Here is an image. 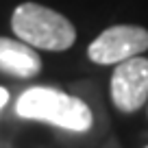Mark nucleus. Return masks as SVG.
I'll return each mask as SVG.
<instances>
[{
    "label": "nucleus",
    "instance_id": "obj_1",
    "mask_svg": "<svg viewBox=\"0 0 148 148\" xmlns=\"http://www.w3.org/2000/svg\"><path fill=\"white\" fill-rule=\"evenodd\" d=\"M15 113L26 120H39L65 131L85 133L92 129V109L81 98L52 87H31L18 98Z\"/></svg>",
    "mask_w": 148,
    "mask_h": 148
},
{
    "label": "nucleus",
    "instance_id": "obj_2",
    "mask_svg": "<svg viewBox=\"0 0 148 148\" xmlns=\"http://www.w3.org/2000/svg\"><path fill=\"white\" fill-rule=\"evenodd\" d=\"M11 28L31 48L61 52L76 42L74 24L65 15L37 2H22L11 15Z\"/></svg>",
    "mask_w": 148,
    "mask_h": 148
},
{
    "label": "nucleus",
    "instance_id": "obj_3",
    "mask_svg": "<svg viewBox=\"0 0 148 148\" xmlns=\"http://www.w3.org/2000/svg\"><path fill=\"white\" fill-rule=\"evenodd\" d=\"M148 50V31L135 24H116L102 31L89 44L87 57L94 63L113 65L139 57Z\"/></svg>",
    "mask_w": 148,
    "mask_h": 148
},
{
    "label": "nucleus",
    "instance_id": "obj_4",
    "mask_svg": "<svg viewBox=\"0 0 148 148\" xmlns=\"http://www.w3.org/2000/svg\"><path fill=\"white\" fill-rule=\"evenodd\" d=\"M111 100L122 113L142 109L148 100V59L133 57L116 65L111 74Z\"/></svg>",
    "mask_w": 148,
    "mask_h": 148
},
{
    "label": "nucleus",
    "instance_id": "obj_5",
    "mask_svg": "<svg viewBox=\"0 0 148 148\" xmlns=\"http://www.w3.org/2000/svg\"><path fill=\"white\" fill-rule=\"evenodd\" d=\"M42 70V59L22 39L0 37V72L15 79H31Z\"/></svg>",
    "mask_w": 148,
    "mask_h": 148
},
{
    "label": "nucleus",
    "instance_id": "obj_6",
    "mask_svg": "<svg viewBox=\"0 0 148 148\" xmlns=\"http://www.w3.org/2000/svg\"><path fill=\"white\" fill-rule=\"evenodd\" d=\"M7 102H9V92H7L5 87H0V109H2Z\"/></svg>",
    "mask_w": 148,
    "mask_h": 148
},
{
    "label": "nucleus",
    "instance_id": "obj_7",
    "mask_svg": "<svg viewBox=\"0 0 148 148\" xmlns=\"http://www.w3.org/2000/svg\"><path fill=\"white\" fill-rule=\"evenodd\" d=\"M146 148H148V146H146Z\"/></svg>",
    "mask_w": 148,
    "mask_h": 148
}]
</instances>
